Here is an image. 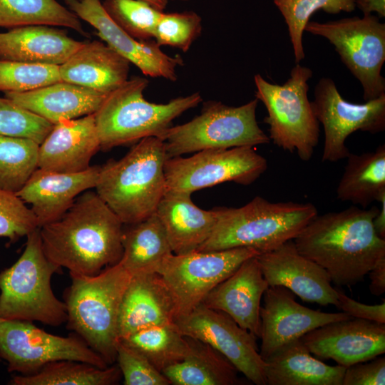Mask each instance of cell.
I'll return each instance as SVG.
<instances>
[{"mask_svg": "<svg viewBox=\"0 0 385 385\" xmlns=\"http://www.w3.org/2000/svg\"><path fill=\"white\" fill-rule=\"evenodd\" d=\"M102 4L110 17L135 39L154 38L163 11L143 0H104Z\"/></svg>", "mask_w": 385, "mask_h": 385, "instance_id": "cell-37", "label": "cell"}, {"mask_svg": "<svg viewBox=\"0 0 385 385\" xmlns=\"http://www.w3.org/2000/svg\"><path fill=\"white\" fill-rule=\"evenodd\" d=\"M53 126L43 118L0 97V135L29 138L40 145Z\"/></svg>", "mask_w": 385, "mask_h": 385, "instance_id": "cell-39", "label": "cell"}, {"mask_svg": "<svg viewBox=\"0 0 385 385\" xmlns=\"http://www.w3.org/2000/svg\"><path fill=\"white\" fill-rule=\"evenodd\" d=\"M83 42L46 25H29L0 33V60L60 66Z\"/></svg>", "mask_w": 385, "mask_h": 385, "instance_id": "cell-27", "label": "cell"}, {"mask_svg": "<svg viewBox=\"0 0 385 385\" xmlns=\"http://www.w3.org/2000/svg\"><path fill=\"white\" fill-rule=\"evenodd\" d=\"M62 268L46 256L40 228L26 235L17 261L0 272V317L58 327L67 320L66 306L54 294L51 277Z\"/></svg>", "mask_w": 385, "mask_h": 385, "instance_id": "cell-7", "label": "cell"}, {"mask_svg": "<svg viewBox=\"0 0 385 385\" xmlns=\"http://www.w3.org/2000/svg\"><path fill=\"white\" fill-rule=\"evenodd\" d=\"M99 150L94 113L61 120L39 145L38 168L68 173L84 171Z\"/></svg>", "mask_w": 385, "mask_h": 385, "instance_id": "cell-22", "label": "cell"}, {"mask_svg": "<svg viewBox=\"0 0 385 385\" xmlns=\"http://www.w3.org/2000/svg\"><path fill=\"white\" fill-rule=\"evenodd\" d=\"M182 1H187V0H182Z\"/></svg>", "mask_w": 385, "mask_h": 385, "instance_id": "cell-49", "label": "cell"}, {"mask_svg": "<svg viewBox=\"0 0 385 385\" xmlns=\"http://www.w3.org/2000/svg\"><path fill=\"white\" fill-rule=\"evenodd\" d=\"M385 358L376 357L346 368L342 385H384Z\"/></svg>", "mask_w": 385, "mask_h": 385, "instance_id": "cell-43", "label": "cell"}, {"mask_svg": "<svg viewBox=\"0 0 385 385\" xmlns=\"http://www.w3.org/2000/svg\"><path fill=\"white\" fill-rule=\"evenodd\" d=\"M123 228V255L120 260L133 276L157 272L163 262L173 254L164 227L155 212Z\"/></svg>", "mask_w": 385, "mask_h": 385, "instance_id": "cell-29", "label": "cell"}, {"mask_svg": "<svg viewBox=\"0 0 385 385\" xmlns=\"http://www.w3.org/2000/svg\"><path fill=\"white\" fill-rule=\"evenodd\" d=\"M118 366L100 368L93 364L73 361H52L35 374L16 375L12 385H111L120 379Z\"/></svg>", "mask_w": 385, "mask_h": 385, "instance_id": "cell-32", "label": "cell"}, {"mask_svg": "<svg viewBox=\"0 0 385 385\" xmlns=\"http://www.w3.org/2000/svg\"><path fill=\"white\" fill-rule=\"evenodd\" d=\"M70 276L64 292L67 327L111 365L120 341V304L133 275L119 261L93 275Z\"/></svg>", "mask_w": 385, "mask_h": 385, "instance_id": "cell-4", "label": "cell"}, {"mask_svg": "<svg viewBox=\"0 0 385 385\" xmlns=\"http://www.w3.org/2000/svg\"><path fill=\"white\" fill-rule=\"evenodd\" d=\"M176 317L173 297L158 273L132 276L120 307V339L145 327L173 323Z\"/></svg>", "mask_w": 385, "mask_h": 385, "instance_id": "cell-23", "label": "cell"}, {"mask_svg": "<svg viewBox=\"0 0 385 385\" xmlns=\"http://www.w3.org/2000/svg\"><path fill=\"white\" fill-rule=\"evenodd\" d=\"M268 287L255 256L244 261L215 287L201 304L227 314L242 328L260 338L261 300Z\"/></svg>", "mask_w": 385, "mask_h": 385, "instance_id": "cell-20", "label": "cell"}, {"mask_svg": "<svg viewBox=\"0 0 385 385\" xmlns=\"http://www.w3.org/2000/svg\"><path fill=\"white\" fill-rule=\"evenodd\" d=\"M108 94L60 81L36 89L5 93V97L52 124L95 113Z\"/></svg>", "mask_w": 385, "mask_h": 385, "instance_id": "cell-26", "label": "cell"}, {"mask_svg": "<svg viewBox=\"0 0 385 385\" xmlns=\"http://www.w3.org/2000/svg\"><path fill=\"white\" fill-rule=\"evenodd\" d=\"M175 322L183 335L211 346L250 381L267 385L265 361L260 354L257 337L229 315L200 304Z\"/></svg>", "mask_w": 385, "mask_h": 385, "instance_id": "cell-15", "label": "cell"}, {"mask_svg": "<svg viewBox=\"0 0 385 385\" xmlns=\"http://www.w3.org/2000/svg\"><path fill=\"white\" fill-rule=\"evenodd\" d=\"M311 102L324 128L323 162L346 158L350 152L345 141L352 133L376 134L385 129V94L364 103H353L343 98L332 79L323 77L315 86Z\"/></svg>", "mask_w": 385, "mask_h": 385, "instance_id": "cell-14", "label": "cell"}, {"mask_svg": "<svg viewBox=\"0 0 385 385\" xmlns=\"http://www.w3.org/2000/svg\"><path fill=\"white\" fill-rule=\"evenodd\" d=\"M38 227L31 209L16 194L0 188V237L14 243Z\"/></svg>", "mask_w": 385, "mask_h": 385, "instance_id": "cell-41", "label": "cell"}, {"mask_svg": "<svg viewBox=\"0 0 385 385\" xmlns=\"http://www.w3.org/2000/svg\"><path fill=\"white\" fill-rule=\"evenodd\" d=\"M258 100L240 106L207 101L199 115L169 127L160 137L167 158L207 149H228L269 143L270 140L257 121Z\"/></svg>", "mask_w": 385, "mask_h": 385, "instance_id": "cell-9", "label": "cell"}, {"mask_svg": "<svg viewBox=\"0 0 385 385\" xmlns=\"http://www.w3.org/2000/svg\"><path fill=\"white\" fill-rule=\"evenodd\" d=\"M287 25L295 61L304 58L303 33L310 17L317 11L329 14L355 10V0H273Z\"/></svg>", "mask_w": 385, "mask_h": 385, "instance_id": "cell-36", "label": "cell"}, {"mask_svg": "<svg viewBox=\"0 0 385 385\" xmlns=\"http://www.w3.org/2000/svg\"><path fill=\"white\" fill-rule=\"evenodd\" d=\"M0 358L9 372L36 373L47 364L60 360L108 366L105 360L77 334L61 337L45 332L32 322L0 317Z\"/></svg>", "mask_w": 385, "mask_h": 385, "instance_id": "cell-11", "label": "cell"}, {"mask_svg": "<svg viewBox=\"0 0 385 385\" xmlns=\"http://www.w3.org/2000/svg\"><path fill=\"white\" fill-rule=\"evenodd\" d=\"M337 295L338 302L337 307L351 317L385 324L384 300L379 304L369 305L351 299L337 289Z\"/></svg>", "mask_w": 385, "mask_h": 385, "instance_id": "cell-44", "label": "cell"}, {"mask_svg": "<svg viewBox=\"0 0 385 385\" xmlns=\"http://www.w3.org/2000/svg\"><path fill=\"white\" fill-rule=\"evenodd\" d=\"M130 62L99 41L83 43L59 66L62 81L108 94L128 78Z\"/></svg>", "mask_w": 385, "mask_h": 385, "instance_id": "cell-25", "label": "cell"}, {"mask_svg": "<svg viewBox=\"0 0 385 385\" xmlns=\"http://www.w3.org/2000/svg\"><path fill=\"white\" fill-rule=\"evenodd\" d=\"M379 202H381V209L374 220V228L378 235L382 239H385V196Z\"/></svg>", "mask_w": 385, "mask_h": 385, "instance_id": "cell-47", "label": "cell"}, {"mask_svg": "<svg viewBox=\"0 0 385 385\" xmlns=\"http://www.w3.org/2000/svg\"><path fill=\"white\" fill-rule=\"evenodd\" d=\"M155 214L175 255L197 251L210 237L216 223L215 209L200 208L192 201L191 194L185 192L166 190Z\"/></svg>", "mask_w": 385, "mask_h": 385, "instance_id": "cell-24", "label": "cell"}, {"mask_svg": "<svg viewBox=\"0 0 385 385\" xmlns=\"http://www.w3.org/2000/svg\"><path fill=\"white\" fill-rule=\"evenodd\" d=\"M337 188V197L367 207L385 196V145L361 154L349 153Z\"/></svg>", "mask_w": 385, "mask_h": 385, "instance_id": "cell-31", "label": "cell"}, {"mask_svg": "<svg viewBox=\"0 0 385 385\" xmlns=\"http://www.w3.org/2000/svg\"><path fill=\"white\" fill-rule=\"evenodd\" d=\"M260 253L248 247L172 254L157 271L169 289L176 319L200 304L206 295L248 258Z\"/></svg>", "mask_w": 385, "mask_h": 385, "instance_id": "cell-12", "label": "cell"}, {"mask_svg": "<svg viewBox=\"0 0 385 385\" xmlns=\"http://www.w3.org/2000/svg\"><path fill=\"white\" fill-rule=\"evenodd\" d=\"M39 144L26 138L0 135V188L17 193L38 168Z\"/></svg>", "mask_w": 385, "mask_h": 385, "instance_id": "cell-35", "label": "cell"}, {"mask_svg": "<svg viewBox=\"0 0 385 385\" xmlns=\"http://www.w3.org/2000/svg\"><path fill=\"white\" fill-rule=\"evenodd\" d=\"M267 168V160L252 146L203 150L188 158L166 159V190L192 194L225 182L249 185Z\"/></svg>", "mask_w": 385, "mask_h": 385, "instance_id": "cell-13", "label": "cell"}, {"mask_svg": "<svg viewBox=\"0 0 385 385\" xmlns=\"http://www.w3.org/2000/svg\"><path fill=\"white\" fill-rule=\"evenodd\" d=\"M369 274L370 292L381 296L385 292V255L381 256L368 273Z\"/></svg>", "mask_w": 385, "mask_h": 385, "instance_id": "cell-45", "label": "cell"}, {"mask_svg": "<svg viewBox=\"0 0 385 385\" xmlns=\"http://www.w3.org/2000/svg\"><path fill=\"white\" fill-rule=\"evenodd\" d=\"M214 209V230L197 251L248 247L265 253L293 240L318 214L310 202H272L260 196L240 207Z\"/></svg>", "mask_w": 385, "mask_h": 385, "instance_id": "cell-5", "label": "cell"}, {"mask_svg": "<svg viewBox=\"0 0 385 385\" xmlns=\"http://www.w3.org/2000/svg\"><path fill=\"white\" fill-rule=\"evenodd\" d=\"M265 361L267 385H342L346 368L316 359L301 338L284 345Z\"/></svg>", "mask_w": 385, "mask_h": 385, "instance_id": "cell-28", "label": "cell"}, {"mask_svg": "<svg viewBox=\"0 0 385 385\" xmlns=\"http://www.w3.org/2000/svg\"><path fill=\"white\" fill-rule=\"evenodd\" d=\"M356 7H358L364 14H371L376 12L379 17L385 16V0H355Z\"/></svg>", "mask_w": 385, "mask_h": 385, "instance_id": "cell-46", "label": "cell"}, {"mask_svg": "<svg viewBox=\"0 0 385 385\" xmlns=\"http://www.w3.org/2000/svg\"><path fill=\"white\" fill-rule=\"evenodd\" d=\"M257 258L269 287H286L304 302L337 306V289L332 286L327 272L302 255L293 240Z\"/></svg>", "mask_w": 385, "mask_h": 385, "instance_id": "cell-19", "label": "cell"}, {"mask_svg": "<svg viewBox=\"0 0 385 385\" xmlns=\"http://www.w3.org/2000/svg\"><path fill=\"white\" fill-rule=\"evenodd\" d=\"M120 340L144 355L161 372L182 361L190 349L188 338L175 322L145 327Z\"/></svg>", "mask_w": 385, "mask_h": 385, "instance_id": "cell-33", "label": "cell"}, {"mask_svg": "<svg viewBox=\"0 0 385 385\" xmlns=\"http://www.w3.org/2000/svg\"><path fill=\"white\" fill-rule=\"evenodd\" d=\"M304 31L322 36L334 46L342 63L361 83L365 101L385 94V79L381 74L385 61V24L378 16L309 21Z\"/></svg>", "mask_w": 385, "mask_h": 385, "instance_id": "cell-10", "label": "cell"}, {"mask_svg": "<svg viewBox=\"0 0 385 385\" xmlns=\"http://www.w3.org/2000/svg\"><path fill=\"white\" fill-rule=\"evenodd\" d=\"M39 228L46 256L69 273L93 275L122 257L123 224L96 192H83Z\"/></svg>", "mask_w": 385, "mask_h": 385, "instance_id": "cell-2", "label": "cell"}, {"mask_svg": "<svg viewBox=\"0 0 385 385\" xmlns=\"http://www.w3.org/2000/svg\"><path fill=\"white\" fill-rule=\"evenodd\" d=\"M190 349L180 361L162 373L174 385H235L240 384L238 371L209 344L187 337Z\"/></svg>", "mask_w": 385, "mask_h": 385, "instance_id": "cell-30", "label": "cell"}, {"mask_svg": "<svg viewBox=\"0 0 385 385\" xmlns=\"http://www.w3.org/2000/svg\"><path fill=\"white\" fill-rule=\"evenodd\" d=\"M202 19L194 11L162 14L154 39L159 46H169L188 51L202 32Z\"/></svg>", "mask_w": 385, "mask_h": 385, "instance_id": "cell-40", "label": "cell"}, {"mask_svg": "<svg viewBox=\"0 0 385 385\" xmlns=\"http://www.w3.org/2000/svg\"><path fill=\"white\" fill-rule=\"evenodd\" d=\"M379 208L351 206L318 214L293 239L297 250L321 266L332 283L351 287L363 281L385 255V239L376 232Z\"/></svg>", "mask_w": 385, "mask_h": 385, "instance_id": "cell-1", "label": "cell"}, {"mask_svg": "<svg viewBox=\"0 0 385 385\" xmlns=\"http://www.w3.org/2000/svg\"><path fill=\"white\" fill-rule=\"evenodd\" d=\"M312 71L297 63L282 85L272 83L256 74L255 97L267 111L264 122L270 128V140L277 147L296 153L303 161L309 160L319 137V122L307 93Z\"/></svg>", "mask_w": 385, "mask_h": 385, "instance_id": "cell-8", "label": "cell"}, {"mask_svg": "<svg viewBox=\"0 0 385 385\" xmlns=\"http://www.w3.org/2000/svg\"><path fill=\"white\" fill-rule=\"evenodd\" d=\"M261 306L260 354L265 361L284 345L326 324L348 319L344 312H324L304 307L282 286H270Z\"/></svg>", "mask_w": 385, "mask_h": 385, "instance_id": "cell-16", "label": "cell"}, {"mask_svg": "<svg viewBox=\"0 0 385 385\" xmlns=\"http://www.w3.org/2000/svg\"><path fill=\"white\" fill-rule=\"evenodd\" d=\"M60 81L59 66L0 60V91L26 92Z\"/></svg>", "mask_w": 385, "mask_h": 385, "instance_id": "cell-38", "label": "cell"}, {"mask_svg": "<svg viewBox=\"0 0 385 385\" xmlns=\"http://www.w3.org/2000/svg\"><path fill=\"white\" fill-rule=\"evenodd\" d=\"M173 1H174V0H173ZM181 1H182V0H181Z\"/></svg>", "mask_w": 385, "mask_h": 385, "instance_id": "cell-51", "label": "cell"}, {"mask_svg": "<svg viewBox=\"0 0 385 385\" xmlns=\"http://www.w3.org/2000/svg\"><path fill=\"white\" fill-rule=\"evenodd\" d=\"M148 84L146 78L135 76L107 95L94 113L101 149L107 150L150 136L160 138L174 119L202 100L196 92L166 103H151L143 96Z\"/></svg>", "mask_w": 385, "mask_h": 385, "instance_id": "cell-6", "label": "cell"}, {"mask_svg": "<svg viewBox=\"0 0 385 385\" xmlns=\"http://www.w3.org/2000/svg\"><path fill=\"white\" fill-rule=\"evenodd\" d=\"M79 19L97 30L107 45L137 66L146 76L175 81L180 56L164 53L155 41H140L130 36L107 14L100 0H63Z\"/></svg>", "mask_w": 385, "mask_h": 385, "instance_id": "cell-17", "label": "cell"}, {"mask_svg": "<svg viewBox=\"0 0 385 385\" xmlns=\"http://www.w3.org/2000/svg\"><path fill=\"white\" fill-rule=\"evenodd\" d=\"M301 339L317 358L348 367L385 353V324L350 318L316 328Z\"/></svg>", "mask_w": 385, "mask_h": 385, "instance_id": "cell-18", "label": "cell"}, {"mask_svg": "<svg viewBox=\"0 0 385 385\" xmlns=\"http://www.w3.org/2000/svg\"><path fill=\"white\" fill-rule=\"evenodd\" d=\"M60 26L85 34L79 18L56 0H0V27Z\"/></svg>", "mask_w": 385, "mask_h": 385, "instance_id": "cell-34", "label": "cell"}, {"mask_svg": "<svg viewBox=\"0 0 385 385\" xmlns=\"http://www.w3.org/2000/svg\"><path fill=\"white\" fill-rule=\"evenodd\" d=\"M100 166L78 173H60L37 168L16 193L31 205L38 227L60 217L83 192L95 188Z\"/></svg>", "mask_w": 385, "mask_h": 385, "instance_id": "cell-21", "label": "cell"}, {"mask_svg": "<svg viewBox=\"0 0 385 385\" xmlns=\"http://www.w3.org/2000/svg\"><path fill=\"white\" fill-rule=\"evenodd\" d=\"M163 140L144 138L120 159L100 166L96 193L123 225L146 219L155 212L166 191Z\"/></svg>", "mask_w": 385, "mask_h": 385, "instance_id": "cell-3", "label": "cell"}, {"mask_svg": "<svg viewBox=\"0 0 385 385\" xmlns=\"http://www.w3.org/2000/svg\"><path fill=\"white\" fill-rule=\"evenodd\" d=\"M149 3L154 8L163 11L167 6L170 0H143Z\"/></svg>", "mask_w": 385, "mask_h": 385, "instance_id": "cell-48", "label": "cell"}, {"mask_svg": "<svg viewBox=\"0 0 385 385\" xmlns=\"http://www.w3.org/2000/svg\"><path fill=\"white\" fill-rule=\"evenodd\" d=\"M115 361L125 385H169V380L134 348L120 340Z\"/></svg>", "mask_w": 385, "mask_h": 385, "instance_id": "cell-42", "label": "cell"}, {"mask_svg": "<svg viewBox=\"0 0 385 385\" xmlns=\"http://www.w3.org/2000/svg\"><path fill=\"white\" fill-rule=\"evenodd\" d=\"M0 360H1V358H0Z\"/></svg>", "mask_w": 385, "mask_h": 385, "instance_id": "cell-50", "label": "cell"}]
</instances>
